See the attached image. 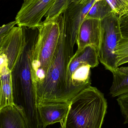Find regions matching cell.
I'll list each match as a JSON object with an SVG mask.
<instances>
[{
    "instance_id": "obj_1",
    "label": "cell",
    "mask_w": 128,
    "mask_h": 128,
    "mask_svg": "<svg viewBox=\"0 0 128 128\" xmlns=\"http://www.w3.org/2000/svg\"><path fill=\"white\" fill-rule=\"evenodd\" d=\"M23 46H10L5 52L8 66H16L17 84L13 92L14 104L18 106L26 123L33 125L40 120L36 92L32 79V64L39 34L38 28L23 27Z\"/></svg>"
},
{
    "instance_id": "obj_2",
    "label": "cell",
    "mask_w": 128,
    "mask_h": 128,
    "mask_svg": "<svg viewBox=\"0 0 128 128\" xmlns=\"http://www.w3.org/2000/svg\"><path fill=\"white\" fill-rule=\"evenodd\" d=\"M107 108L104 94L96 87L89 86L70 100L61 128H101Z\"/></svg>"
},
{
    "instance_id": "obj_3",
    "label": "cell",
    "mask_w": 128,
    "mask_h": 128,
    "mask_svg": "<svg viewBox=\"0 0 128 128\" xmlns=\"http://www.w3.org/2000/svg\"><path fill=\"white\" fill-rule=\"evenodd\" d=\"M74 54V47L64 26L59 44L44 80L35 88L37 104L67 102L65 80L69 61Z\"/></svg>"
},
{
    "instance_id": "obj_4",
    "label": "cell",
    "mask_w": 128,
    "mask_h": 128,
    "mask_svg": "<svg viewBox=\"0 0 128 128\" xmlns=\"http://www.w3.org/2000/svg\"><path fill=\"white\" fill-rule=\"evenodd\" d=\"M63 13L51 20L42 22L38 27L32 64L35 90L46 78L59 44L64 27Z\"/></svg>"
},
{
    "instance_id": "obj_5",
    "label": "cell",
    "mask_w": 128,
    "mask_h": 128,
    "mask_svg": "<svg viewBox=\"0 0 128 128\" xmlns=\"http://www.w3.org/2000/svg\"><path fill=\"white\" fill-rule=\"evenodd\" d=\"M99 64L98 52L92 46H87L76 52L69 61L65 80V97L67 102L82 90L91 86V68Z\"/></svg>"
},
{
    "instance_id": "obj_6",
    "label": "cell",
    "mask_w": 128,
    "mask_h": 128,
    "mask_svg": "<svg viewBox=\"0 0 128 128\" xmlns=\"http://www.w3.org/2000/svg\"><path fill=\"white\" fill-rule=\"evenodd\" d=\"M98 60L106 70L113 72L117 68L116 52L122 39L118 16L112 12L101 20Z\"/></svg>"
},
{
    "instance_id": "obj_7",
    "label": "cell",
    "mask_w": 128,
    "mask_h": 128,
    "mask_svg": "<svg viewBox=\"0 0 128 128\" xmlns=\"http://www.w3.org/2000/svg\"><path fill=\"white\" fill-rule=\"evenodd\" d=\"M55 0H24L16 16L18 26L38 28Z\"/></svg>"
},
{
    "instance_id": "obj_8",
    "label": "cell",
    "mask_w": 128,
    "mask_h": 128,
    "mask_svg": "<svg viewBox=\"0 0 128 128\" xmlns=\"http://www.w3.org/2000/svg\"><path fill=\"white\" fill-rule=\"evenodd\" d=\"M96 0H88L86 4L72 2L63 12L64 28L73 47L76 44L80 28Z\"/></svg>"
},
{
    "instance_id": "obj_9",
    "label": "cell",
    "mask_w": 128,
    "mask_h": 128,
    "mask_svg": "<svg viewBox=\"0 0 128 128\" xmlns=\"http://www.w3.org/2000/svg\"><path fill=\"white\" fill-rule=\"evenodd\" d=\"M101 20L85 19L82 23L78 35L76 44L79 52L87 46H92L98 52L99 49L101 36Z\"/></svg>"
},
{
    "instance_id": "obj_10",
    "label": "cell",
    "mask_w": 128,
    "mask_h": 128,
    "mask_svg": "<svg viewBox=\"0 0 128 128\" xmlns=\"http://www.w3.org/2000/svg\"><path fill=\"white\" fill-rule=\"evenodd\" d=\"M69 102L38 104L40 121L44 128L57 122H64L68 111Z\"/></svg>"
},
{
    "instance_id": "obj_11",
    "label": "cell",
    "mask_w": 128,
    "mask_h": 128,
    "mask_svg": "<svg viewBox=\"0 0 128 128\" xmlns=\"http://www.w3.org/2000/svg\"><path fill=\"white\" fill-rule=\"evenodd\" d=\"M0 128H27L24 118L15 104L0 110Z\"/></svg>"
},
{
    "instance_id": "obj_12",
    "label": "cell",
    "mask_w": 128,
    "mask_h": 128,
    "mask_svg": "<svg viewBox=\"0 0 128 128\" xmlns=\"http://www.w3.org/2000/svg\"><path fill=\"white\" fill-rule=\"evenodd\" d=\"M0 72V110L6 106L14 104L11 71L8 66H5Z\"/></svg>"
},
{
    "instance_id": "obj_13",
    "label": "cell",
    "mask_w": 128,
    "mask_h": 128,
    "mask_svg": "<svg viewBox=\"0 0 128 128\" xmlns=\"http://www.w3.org/2000/svg\"><path fill=\"white\" fill-rule=\"evenodd\" d=\"M112 73L113 79L110 89V94L112 97L128 93V67H118Z\"/></svg>"
},
{
    "instance_id": "obj_14",
    "label": "cell",
    "mask_w": 128,
    "mask_h": 128,
    "mask_svg": "<svg viewBox=\"0 0 128 128\" xmlns=\"http://www.w3.org/2000/svg\"><path fill=\"white\" fill-rule=\"evenodd\" d=\"M112 12L111 8L106 0L96 1L86 16L85 19L102 20Z\"/></svg>"
},
{
    "instance_id": "obj_15",
    "label": "cell",
    "mask_w": 128,
    "mask_h": 128,
    "mask_svg": "<svg viewBox=\"0 0 128 128\" xmlns=\"http://www.w3.org/2000/svg\"><path fill=\"white\" fill-rule=\"evenodd\" d=\"M72 0H55L51 9L46 13L44 21H48L56 18L63 13L72 3Z\"/></svg>"
},
{
    "instance_id": "obj_16",
    "label": "cell",
    "mask_w": 128,
    "mask_h": 128,
    "mask_svg": "<svg viewBox=\"0 0 128 128\" xmlns=\"http://www.w3.org/2000/svg\"><path fill=\"white\" fill-rule=\"evenodd\" d=\"M116 54L118 67L128 63V38H122L120 40Z\"/></svg>"
},
{
    "instance_id": "obj_17",
    "label": "cell",
    "mask_w": 128,
    "mask_h": 128,
    "mask_svg": "<svg viewBox=\"0 0 128 128\" xmlns=\"http://www.w3.org/2000/svg\"><path fill=\"white\" fill-rule=\"evenodd\" d=\"M116 100L124 119V124H128V93L118 96Z\"/></svg>"
},
{
    "instance_id": "obj_18",
    "label": "cell",
    "mask_w": 128,
    "mask_h": 128,
    "mask_svg": "<svg viewBox=\"0 0 128 128\" xmlns=\"http://www.w3.org/2000/svg\"><path fill=\"white\" fill-rule=\"evenodd\" d=\"M120 29L123 38H128V16L119 18Z\"/></svg>"
},
{
    "instance_id": "obj_19",
    "label": "cell",
    "mask_w": 128,
    "mask_h": 128,
    "mask_svg": "<svg viewBox=\"0 0 128 128\" xmlns=\"http://www.w3.org/2000/svg\"><path fill=\"white\" fill-rule=\"evenodd\" d=\"M16 24V22L14 21L0 27V37L7 34Z\"/></svg>"
},
{
    "instance_id": "obj_20",
    "label": "cell",
    "mask_w": 128,
    "mask_h": 128,
    "mask_svg": "<svg viewBox=\"0 0 128 128\" xmlns=\"http://www.w3.org/2000/svg\"><path fill=\"white\" fill-rule=\"evenodd\" d=\"M5 66H8V62L6 56L0 50V71Z\"/></svg>"
},
{
    "instance_id": "obj_21",
    "label": "cell",
    "mask_w": 128,
    "mask_h": 128,
    "mask_svg": "<svg viewBox=\"0 0 128 128\" xmlns=\"http://www.w3.org/2000/svg\"><path fill=\"white\" fill-rule=\"evenodd\" d=\"M117 0L121 4L124 10V15L122 16H128V0Z\"/></svg>"
},
{
    "instance_id": "obj_22",
    "label": "cell",
    "mask_w": 128,
    "mask_h": 128,
    "mask_svg": "<svg viewBox=\"0 0 128 128\" xmlns=\"http://www.w3.org/2000/svg\"><path fill=\"white\" fill-rule=\"evenodd\" d=\"M7 34L0 37V50L2 48V46L4 45V43L5 39H6V36Z\"/></svg>"
},
{
    "instance_id": "obj_23",
    "label": "cell",
    "mask_w": 128,
    "mask_h": 128,
    "mask_svg": "<svg viewBox=\"0 0 128 128\" xmlns=\"http://www.w3.org/2000/svg\"><path fill=\"white\" fill-rule=\"evenodd\" d=\"M88 0H82L80 3L82 4H86Z\"/></svg>"
},
{
    "instance_id": "obj_24",
    "label": "cell",
    "mask_w": 128,
    "mask_h": 128,
    "mask_svg": "<svg viewBox=\"0 0 128 128\" xmlns=\"http://www.w3.org/2000/svg\"></svg>"
}]
</instances>
